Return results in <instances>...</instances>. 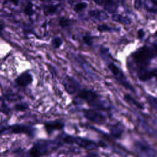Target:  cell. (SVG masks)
Segmentation results:
<instances>
[{"instance_id":"obj_9","label":"cell","mask_w":157,"mask_h":157,"mask_svg":"<svg viewBox=\"0 0 157 157\" xmlns=\"http://www.w3.org/2000/svg\"><path fill=\"white\" fill-rule=\"evenodd\" d=\"M64 127V124L62 121L58 120L48 122L44 124L45 129L48 134H50L55 130H60Z\"/></svg>"},{"instance_id":"obj_26","label":"cell","mask_w":157,"mask_h":157,"mask_svg":"<svg viewBox=\"0 0 157 157\" xmlns=\"http://www.w3.org/2000/svg\"><path fill=\"white\" fill-rule=\"evenodd\" d=\"M142 2L141 0H135L134 1V7L136 9H138L141 7Z\"/></svg>"},{"instance_id":"obj_27","label":"cell","mask_w":157,"mask_h":157,"mask_svg":"<svg viewBox=\"0 0 157 157\" xmlns=\"http://www.w3.org/2000/svg\"><path fill=\"white\" fill-rule=\"evenodd\" d=\"M137 36L139 39H142L144 36V31L143 30V29H140L138 31H137Z\"/></svg>"},{"instance_id":"obj_18","label":"cell","mask_w":157,"mask_h":157,"mask_svg":"<svg viewBox=\"0 0 157 157\" xmlns=\"http://www.w3.org/2000/svg\"><path fill=\"white\" fill-rule=\"evenodd\" d=\"M57 7H58V6L50 5V6H47L45 8L44 12H45V14H47V15L53 14V13H54L56 12Z\"/></svg>"},{"instance_id":"obj_14","label":"cell","mask_w":157,"mask_h":157,"mask_svg":"<svg viewBox=\"0 0 157 157\" xmlns=\"http://www.w3.org/2000/svg\"><path fill=\"white\" fill-rule=\"evenodd\" d=\"M105 9L110 13L114 12L117 7V4L113 0H107L105 4L104 5Z\"/></svg>"},{"instance_id":"obj_1","label":"cell","mask_w":157,"mask_h":157,"mask_svg":"<svg viewBox=\"0 0 157 157\" xmlns=\"http://www.w3.org/2000/svg\"><path fill=\"white\" fill-rule=\"evenodd\" d=\"M156 56V50H153L147 47H142L132 54V57L139 67V71L146 69L150 60Z\"/></svg>"},{"instance_id":"obj_2","label":"cell","mask_w":157,"mask_h":157,"mask_svg":"<svg viewBox=\"0 0 157 157\" xmlns=\"http://www.w3.org/2000/svg\"><path fill=\"white\" fill-rule=\"evenodd\" d=\"M78 96L85 101L90 105L93 106L96 109L102 110L107 109L100 96L92 90L83 89L78 93Z\"/></svg>"},{"instance_id":"obj_10","label":"cell","mask_w":157,"mask_h":157,"mask_svg":"<svg viewBox=\"0 0 157 157\" xmlns=\"http://www.w3.org/2000/svg\"><path fill=\"white\" fill-rule=\"evenodd\" d=\"M156 75V69H153L152 70H147V69L140 70L138 71V78L142 82H145L152 77H155Z\"/></svg>"},{"instance_id":"obj_16","label":"cell","mask_w":157,"mask_h":157,"mask_svg":"<svg viewBox=\"0 0 157 157\" xmlns=\"http://www.w3.org/2000/svg\"><path fill=\"white\" fill-rule=\"evenodd\" d=\"M29 155L31 157H40L42 154L37 144L33 145V147L30 149Z\"/></svg>"},{"instance_id":"obj_20","label":"cell","mask_w":157,"mask_h":157,"mask_svg":"<svg viewBox=\"0 0 157 157\" xmlns=\"http://www.w3.org/2000/svg\"><path fill=\"white\" fill-rule=\"evenodd\" d=\"M24 12L28 15H32L34 13V11L33 9V4L31 2H29L25 7Z\"/></svg>"},{"instance_id":"obj_5","label":"cell","mask_w":157,"mask_h":157,"mask_svg":"<svg viewBox=\"0 0 157 157\" xmlns=\"http://www.w3.org/2000/svg\"><path fill=\"white\" fill-rule=\"evenodd\" d=\"M108 68L110 71V72L115 75L118 81L120 82L124 87H126L127 89L134 91L133 88H132V86L127 81L124 74L115 64L110 63L108 65Z\"/></svg>"},{"instance_id":"obj_11","label":"cell","mask_w":157,"mask_h":157,"mask_svg":"<svg viewBox=\"0 0 157 157\" xmlns=\"http://www.w3.org/2000/svg\"><path fill=\"white\" fill-rule=\"evenodd\" d=\"M124 99L129 104H132L134 105H135L136 107H137L138 109H144V106L143 105H142L140 102H139L137 101H136L134 98H133L132 97H131L129 94H125L124 97H123Z\"/></svg>"},{"instance_id":"obj_6","label":"cell","mask_w":157,"mask_h":157,"mask_svg":"<svg viewBox=\"0 0 157 157\" xmlns=\"http://www.w3.org/2000/svg\"><path fill=\"white\" fill-rule=\"evenodd\" d=\"M10 131L14 134H26L31 136L34 134V129L31 126L23 124H15L10 127Z\"/></svg>"},{"instance_id":"obj_3","label":"cell","mask_w":157,"mask_h":157,"mask_svg":"<svg viewBox=\"0 0 157 157\" xmlns=\"http://www.w3.org/2000/svg\"><path fill=\"white\" fill-rule=\"evenodd\" d=\"M64 141L69 144H72V143L77 144L78 145H79L82 148H83L87 150L94 149L97 148L98 146L96 144H95L94 142L91 140L83 139L81 137H74L69 136H66L64 139Z\"/></svg>"},{"instance_id":"obj_8","label":"cell","mask_w":157,"mask_h":157,"mask_svg":"<svg viewBox=\"0 0 157 157\" xmlns=\"http://www.w3.org/2000/svg\"><path fill=\"white\" fill-rule=\"evenodd\" d=\"M63 81L64 88L68 93L73 94L78 90V83L74 80V78L70 77H67Z\"/></svg>"},{"instance_id":"obj_29","label":"cell","mask_w":157,"mask_h":157,"mask_svg":"<svg viewBox=\"0 0 157 157\" xmlns=\"http://www.w3.org/2000/svg\"><path fill=\"white\" fill-rule=\"evenodd\" d=\"M10 1H11L13 3H14L15 4H18V0H10Z\"/></svg>"},{"instance_id":"obj_28","label":"cell","mask_w":157,"mask_h":157,"mask_svg":"<svg viewBox=\"0 0 157 157\" xmlns=\"http://www.w3.org/2000/svg\"><path fill=\"white\" fill-rule=\"evenodd\" d=\"M95 3L100 6H104L107 0H93Z\"/></svg>"},{"instance_id":"obj_4","label":"cell","mask_w":157,"mask_h":157,"mask_svg":"<svg viewBox=\"0 0 157 157\" xmlns=\"http://www.w3.org/2000/svg\"><path fill=\"white\" fill-rule=\"evenodd\" d=\"M83 113L86 118L98 124H103L106 121L105 116L101 112H98V110L85 109L83 110Z\"/></svg>"},{"instance_id":"obj_19","label":"cell","mask_w":157,"mask_h":157,"mask_svg":"<svg viewBox=\"0 0 157 157\" xmlns=\"http://www.w3.org/2000/svg\"><path fill=\"white\" fill-rule=\"evenodd\" d=\"M70 23H71L70 20L66 17H61L59 21V25L63 28L68 27L70 25Z\"/></svg>"},{"instance_id":"obj_24","label":"cell","mask_w":157,"mask_h":157,"mask_svg":"<svg viewBox=\"0 0 157 157\" xmlns=\"http://www.w3.org/2000/svg\"><path fill=\"white\" fill-rule=\"evenodd\" d=\"M84 42L88 45H91L93 44V40L92 37H91L89 36H85L83 37Z\"/></svg>"},{"instance_id":"obj_7","label":"cell","mask_w":157,"mask_h":157,"mask_svg":"<svg viewBox=\"0 0 157 157\" xmlns=\"http://www.w3.org/2000/svg\"><path fill=\"white\" fill-rule=\"evenodd\" d=\"M15 81L16 83L20 86H26L32 83L33 77L30 73L25 72L20 74Z\"/></svg>"},{"instance_id":"obj_15","label":"cell","mask_w":157,"mask_h":157,"mask_svg":"<svg viewBox=\"0 0 157 157\" xmlns=\"http://www.w3.org/2000/svg\"><path fill=\"white\" fill-rule=\"evenodd\" d=\"M90 15L96 18H98V19H105L107 18V14L105 13H104V12L102 11H99V10H91L89 12Z\"/></svg>"},{"instance_id":"obj_25","label":"cell","mask_w":157,"mask_h":157,"mask_svg":"<svg viewBox=\"0 0 157 157\" xmlns=\"http://www.w3.org/2000/svg\"><path fill=\"white\" fill-rule=\"evenodd\" d=\"M148 100L149 101V102L150 103L151 105H152L151 106H153L155 109L156 108V99L155 98L153 97H151V96H148Z\"/></svg>"},{"instance_id":"obj_21","label":"cell","mask_w":157,"mask_h":157,"mask_svg":"<svg viewBox=\"0 0 157 157\" xmlns=\"http://www.w3.org/2000/svg\"><path fill=\"white\" fill-rule=\"evenodd\" d=\"M62 40L60 37H55L52 41V44L55 48H59L62 44Z\"/></svg>"},{"instance_id":"obj_30","label":"cell","mask_w":157,"mask_h":157,"mask_svg":"<svg viewBox=\"0 0 157 157\" xmlns=\"http://www.w3.org/2000/svg\"><path fill=\"white\" fill-rule=\"evenodd\" d=\"M41 1H44V0H41Z\"/></svg>"},{"instance_id":"obj_22","label":"cell","mask_w":157,"mask_h":157,"mask_svg":"<svg viewBox=\"0 0 157 157\" xmlns=\"http://www.w3.org/2000/svg\"><path fill=\"white\" fill-rule=\"evenodd\" d=\"M112 29L108 26L107 25L103 24V25H100L98 26V30L100 32H104V31H111Z\"/></svg>"},{"instance_id":"obj_13","label":"cell","mask_w":157,"mask_h":157,"mask_svg":"<svg viewBox=\"0 0 157 157\" xmlns=\"http://www.w3.org/2000/svg\"><path fill=\"white\" fill-rule=\"evenodd\" d=\"M111 134L113 136H114L116 138L120 137L123 132V129L120 125L114 124L112 126V128L110 129Z\"/></svg>"},{"instance_id":"obj_12","label":"cell","mask_w":157,"mask_h":157,"mask_svg":"<svg viewBox=\"0 0 157 157\" xmlns=\"http://www.w3.org/2000/svg\"><path fill=\"white\" fill-rule=\"evenodd\" d=\"M112 20H113L116 22H118V23L125 24V25H128L131 23V20L129 18H128L126 17L122 16L120 14L113 15L112 16Z\"/></svg>"},{"instance_id":"obj_23","label":"cell","mask_w":157,"mask_h":157,"mask_svg":"<svg viewBox=\"0 0 157 157\" xmlns=\"http://www.w3.org/2000/svg\"><path fill=\"white\" fill-rule=\"evenodd\" d=\"M15 109L18 111H24L28 109V105L25 104H18L15 105Z\"/></svg>"},{"instance_id":"obj_17","label":"cell","mask_w":157,"mask_h":157,"mask_svg":"<svg viewBox=\"0 0 157 157\" xmlns=\"http://www.w3.org/2000/svg\"><path fill=\"white\" fill-rule=\"evenodd\" d=\"M88 4L86 2H79L76 4L74 7V10L76 12H79L87 7Z\"/></svg>"}]
</instances>
